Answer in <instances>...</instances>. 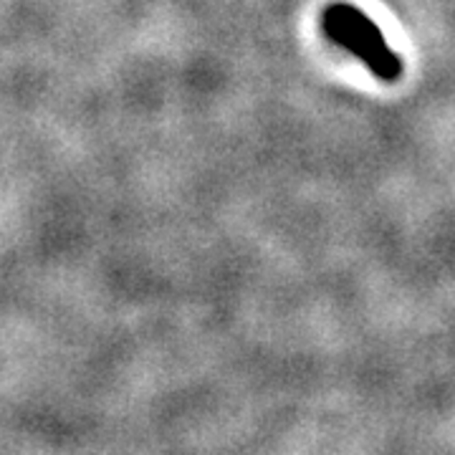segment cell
Returning a JSON list of instances; mask_svg holds the SVG:
<instances>
[{"label": "cell", "instance_id": "cell-1", "mask_svg": "<svg viewBox=\"0 0 455 455\" xmlns=\"http://www.w3.org/2000/svg\"><path fill=\"white\" fill-rule=\"evenodd\" d=\"M326 36L341 49L355 53L379 76L382 82H397L403 74V61L387 49L382 31L359 8L349 3H334L324 11Z\"/></svg>", "mask_w": 455, "mask_h": 455}]
</instances>
